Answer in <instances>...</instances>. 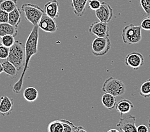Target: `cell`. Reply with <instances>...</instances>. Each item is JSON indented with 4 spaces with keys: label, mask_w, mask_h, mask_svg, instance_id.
I'll return each instance as SVG.
<instances>
[{
    "label": "cell",
    "mask_w": 150,
    "mask_h": 132,
    "mask_svg": "<svg viewBox=\"0 0 150 132\" xmlns=\"http://www.w3.org/2000/svg\"><path fill=\"white\" fill-rule=\"evenodd\" d=\"M39 40V27L38 26H33L30 35L28 36L25 45V52H26V59L24 68L23 69L19 79L12 87V90L15 94H20L23 89L24 83V78L27 70L30 68L29 63L32 57L38 53V46Z\"/></svg>",
    "instance_id": "cell-1"
},
{
    "label": "cell",
    "mask_w": 150,
    "mask_h": 132,
    "mask_svg": "<svg viewBox=\"0 0 150 132\" xmlns=\"http://www.w3.org/2000/svg\"><path fill=\"white\" fill-rule=\"evenodd\" d=\"M25 59V46L19 41L16 40L15 43L10 48L9 55L6 60L13 64L19 71L24 68Z\"/></svg>",
    "instance_id": "cell-2"
},
{
    "label": "cell",
    "mask_w": 150,
    "mask_h": 132,
    "mask_svg": "<svg viewBox=\"0 0 150 132\" xmlns=\"http://www.w3.org/2000/svg\"><path fill=\"white\" fill-rule=\"evenodd\" d=\"M21 11L24 13L26 19L35 26H38L41 17L45 13L44 10L42 9L37 5L33 3H26L23 4L21 8Z\"/></svg>",
    "instance_id": "cell-3"
},
{
    "label": "cell",
    "mask_w": 150,
    "mask_h": 132,
    "mask_svg": "<svg viewBox=\"0 0 150 132\" xmlns=\"http://www.w3.org/2000/svg\"><path fill=\"white\" fill-rule=\"evenodd\" d=\"M142 28L140 26L128 24L125 26L122 31V39L124 43L137 44L142 40Z\"/></svg>",
    "instance_id": "cell-4"
},
{
    "label": "cell",
    "mask_w": 150,
    "mask_h": 132,
    "mask_svg": "<svg viewBox=\"0 0 150 132\" xmlns=\"http://www.w3.org/2000/svg\"><path fill=\"white\" fill-rule=\"evenodd\" d=\"M102 90L115 97H119L125 94L126 88L123 81L110 76L104 81L102 85Z\"/></svg>",
    "instance_id": "cell-5"
},
{
    "label": "cell",
    "mask_w": 150,
    "mask_h": 132,
    "mask_svg": "<svg viewBox=\"0 0 150 132\" xmlns=\"http://www.w3.org/2000/svg\"><path fill=\"white\" fill-rule=\"evenodd\" d=\"M111 48V42L109 37H96L91 44L92 53L95 57L106 55Z\"/></svg>",
    "instance_id": "cell-6"
},
{
    "label": "cell",
    "mask_w": 150,
    "mask_h": 132,
    "mask_svg": "<svg viewBox=\"0 0 150 132\" xmlns=\"http://www.w3.org/2000/svg\"><path fill=\"white\" fill-rule=\"evenodd\" d=\"M89 32L96 37L108 38L109 36L110 31L108 23L101 21L93 22L88 29Z\"/></svg>",
    "instance_id": "cell-7"
},
{
    "label": "cell",
    "mask_w": 150,
    "mask_h": 132,
    "mask_svg": "<svg viewBox=\"0 0 150 132\" xmlns=\"http://www.w3.org/2000/svg\"><path fill=\"white\" fill-rule=\"evenodd\" d=\"M95 15L99 21L108 23L113 17V10L108 3L103 1L100 7L95 10Z\"/></svg>",
    "instance_id": "cell-8"
},
{
    "label": "cell",
    "mask_w": 150,
    "mask_h": 132,
    "mask_svg": "<svg viewBox=\"0 0 150 132\" xmlns=\"http://www.w3.org/2000/svg\"><path fill=\"white\" fill-rule=\"evenodd\" d=\"M127 66L130 67L134 70H138L144 64V57L141 53L133 52L128 53L125 59Z\"/></svg>",
    "instance_id": "cell-9"
},
{
    "label": "cell",
    "mask_w": 150,
    "mask_h": 132,
    "mask_svg": "<svg viewBox=\"0 0 150 132\" xmlns=\"http://www.w3.org/2000/svg\"><path fill=\"white\" fill-rule=\"evenodd\" d=\"M136 118L133 115H130L127 117H121L116 126L120 130L123 132H134L137 131V126L135 125Z\"/></svg>",
    "instance_id": "cell-10"
},
{
    "label": "cell",
    "mask_w": 150,
    "mask_h": 132,
    "mask_svg": "<svg viewBox=\"0 0 150 132\" xmlns=\"http://www.w3.org/2000/svg\"><path fill=\"white\" fill-rule=\"evenodd\" d=\"M39 29H41L46 33H54L58 31V26L55 22L54 19H52L47 15L44 13L38 24Z\"/></svg>",
    "instance_id": "cell-11"
},
{
    "label": "cell",
    "mask_w": 150,
    "mask_h": 132,
    "mask_svg": "<svg viewBox=\"0 0 150 132\" xmlns=\"http://www.w3.org/2000/svg\"><path fill=\"white\" fill-rule=\"evenodd\" d=\"M59 3L58 0H51L47 2L44 5V12L53 19H56L59 15Z\"/></svg>",
    "instance_id": "cell-12"
},
{
    "label": "cell",
    "mask_w": 150,
    "mask_h": 132,
    "mask_svg": "<svg viewBox=\"0 0 150 132\" xmlns=\"http://www.w3.org/2000/svg\"><path fill=\"white\" fill-rule=\"evenodd\" d=\"M13 108V101L8 96H3L0 102V112L3 116H9Z\"/></svg>",
    "instance_id": "cell-13"
},
{
    "label": "cell",
    "mask_w": 150,
    "mask_h": 132,
    "mask_svg": "<svg viewBox=\"0 0 150 132\" xmlns=\"http://www.w3.org/2000/svg\"><path fill=\"white\" fill-rule=\"evenodd\" d=\"M90 0H72L71 6L74 9V12L77 17H82L85 12L87 3Z\"/></svg>",
    "instance_id": "cell-14"
},
{
    "label": "cell",
    "mask_w": 150,
    "mask_h": 132,
    "mask_svg": "<svg viewBox=\"0 0 150 132\" xmlns=\"http://www.w3.org/2000/svg\"><path fill=\"white\" fill-rule=\"evenodd\" d=\"M117 111L122 116L125 114L129 112L134 108V104L128 99H122L116 103L115 107Z\"/></svg>",
    "instance_id": "cell-15"
},
{
    "label": "cell",
    "mask_w": 150,
    "mask_h": 132,
    "mask_svg": "<svg viewBox=\"0 0 150 132\" xmlns=\"http://www.w3.org/2000/svg\"><path fill=\"white\" fill-rule=\"evenodd\" d=\"M18 34V27L13 26L8 22L0 24V37L5 35H12L16 36Z\"/></svg>",
    "instance_id": "cell-16"
},
{
    "label": "cell",
    "mask_w": 150,
    "mask_h": 132,
    "mask_svg": "<svg viewBox=\"0 0 150 132\" xmlns=\"http://www.w3.org/2000/svg\"><path fill=\"white\" fill-rule=\"evenodd\" d=\"M102 103L103 105L109 110H113L116 105V97L108 93H105L102 97Z\"/></svg>",
    "instance_id": "cell-17"
},
{
    "label": "cell",
    "mask_w": 150,
    "mask_h": 132,
    "mask_svg": "<svg viewBox=\"0 0 150 132\" xmlns=\"http://www.w3.org/2000/svg\"><path fill=\"white\" fill-rule=\"evenodd\" d=\"M2 66L3 69V73H5L7 76L11 77L12 78H15L18 74V70L15 67V66L12 64L8 60L6 59L3 61Z\"/></svg>",
    "instance_id": "cell-18"
},
{
    "label": "cell",
    "mask_w": 150,
    "mask_h": 132,
    "mask_svg": "<svg viewBox=\"0 0 150 132\" xmlns=\"http://www.w3.org/2000/svg\"><path fill=\"white\" fill-rule=\"evenodd\" d=\"M21 22V8H17L9 12L8 23L13 26L18 27Z\"/></svg>",
    "instance_id": "cell-19"
},
{
    "label": "cell",
    "mask_w": 150,
    "mask_h": 132,
    "mask_svg": "<svg viewBox=\"0 0 150 132\" xmlns=\"http://www.w3.org/2000/svg\"><path fill=\"white\" fill-rule=\"evenodd\" d=\"M23 97L28 102H33L38 97V91L33 87H29L25 89L23 92Z\"/></svg>",
    "instance_id": "cell-20"
},
{
    "label": "cell",
    "mask_w": 150,
    "mask_h": 132,
    "mask_svg": "<svg viewBox=\"0 0 150 132\" xmlns=\"http://www.w3.org/2000/svg\"><path fill=\"white\" fill-rule=\"evenodd\" d=\"M17 5V0H0V8L8 13L16 8Z\"/></svg>",
    "instance_id": "cell-21"
},
{
    "label": "cell",
    "mask_w": 150,
    "mask_h": 132,
    "mask_svg": "<svg viewBox=\"0 0 150 132\" xmlns=\"http://www.w3.org/2000/svg\"><path fill=\"white\" fill-rule=\"evenodd\" d=\"M48 132H63V126L60 120H54L50 122L47 128Z\"/></svg>",
    "instance_id": "cell-22"
},
{
    "label": "cell",
    "mask_w": 150,
    "mask_h": 132,
    "mask_svg": "<svg viewBox=\"0 0 150 132\" xmlns=\"http://www.w3.org/2000/svg\"><path fill=\"white\" fill-rule=\"evenodd\" d=\"M139 94L144 98L150 97V79L146 80L141 85Z\"/></svg>",
    "instance_id": "cell-23"
},
{
    "label": "cell",
    "mask_w": 150,
    "mask_h": 132,
    "mask_svg": "<svg viewBox=\"0 0 150 132\" xmlns=\"http://www.w3.org/2000/svg\"><path fill=\"white\" fill-rule=\"evenodd\" d=\"M15 42V36L12 35H5L1 36L0 39V43L8 48L11 47Z\"/></svg>",
    "instance_id": "cell-24"
},
{
    "label": "cell",
    "mask_w": 150,
    "mask_h": 132,
    "mask_svg": "<svg viewBox=\"0 0 150 132\" xmlns=\"http://www.w3.org/2000/svg\"><path fill=\"white\" fill-rule=\"evenodd\" d=\"M63 126V132H76V126L72 122L67 119H60Z\"/></svg>",
    "instance_id": "cell-25"
},
{
    "label": "cell",
    "mask_w": 150,
    "mask_h": 132,
    "mask_svg": "<svg viewBox=\"0 0 150 132\" xmlns=\"http://www.w3.org/2000/svg\"><path fill=\"white\" fill-rule=\"evenodd\" d=\"M10 48L6 47L0 43V59L1 60H6L7 59L9 55Z\"/></svg>",
    "instance_id": "cell-26"
},
{
    "label": "cell",
    "mask_w": 150,
    "mask_h": 132,
    "mask_svg": "<svg viewBox=\"0 0 150 132\" xmlns=\"http://www.w3.org/2000/svg\"><path fill=\"white\" fill-rule=\"evenodd\" d=\"M140 4L144 12L150 15V0H140Z\"/></svg>",
    "instance_id": "cell-27"
},
{
    "label": "cell",
    "mask_w": 150,
    "mask_h": 132,
    "mask_svg": "<svg viewBox=\"0 0 150 132\" xmlns=\"http://www.w3.org/2000/svg\"><path fill=\"white\" fill-rule=\"evenodd\" d=\"M140 26L145 31H150V15L142 20Z\"/></svg>",
    "instance_id": "cell-28"
},
{
    "label": "cell",
    "mask_w": 150,
    "mask_h": 132,
    "mask_svg": "<svg viewBox=\"0 0 150 132\" xmlns=\"http://www.w3.org/2000/svg\"><path fill=\"white\" fill-rule=\"evenodd\" d=\"M102 2L99 0H90L88 2V6L89 8L92 10H96L100 7Z\"/></svg>",
    "instance_id": "cell-29"
},
{
    "label": "cell",
    "mask_w": 150,
    "mask_h": 132,
    "mask_svg": "<svg viewBox=\"0 0 150 132\" xmlns=\"http://www.w3.org/2000/svg\"><path fill=\"white\" fill-rule=\"evenodd\" d=\"M9 13L0 8V24L8 22Z\"/></svg>",
    "instance_id": "cell-30"
},
{
    "label": "cell",
    "mask_w": 150,
    "mask_h": 132,
    "mask_svg": "<svg viewBox=\"0 0 150 132\" xmlns=\"http://www.w3.org/2000/svg\"><path fill=\"white\" fill-rule=\"evenodd\" d=\"M137 131L138 132H148L149 130L148 127L144 124H141L137 127Z\"/></svg>",
    "instance_id": "cell-31"
},
{
    "label": "cell",
    "mask_w": 150,
    "mask_h": 132,
    "mask_svg": "<svg viewBox=\"0 0 150 132\" xmlns=\"http://www.w3.org/2000/svg\"><path fill=\"white\" fill-rule=\"evenodd\" d=\"M80 131H86V130L84 127L83 126H76V132H80Z\"/></svg>",
    "instance_id": "cell-32"
},
{
    "label": "cell",
    "mask_w": 150,
    "mask_h": 132,
    "mask_svg": "<svg viewBox=\"0 0 150 132\" xmlns=\"http://www.w3.org/2000/svg\"><path fill=\"white\" fill-rule=\"evenodd\" d=\"M2 73H3V69L2 64L0 63V74H1Z\"/></svg>",
    "instance_id": "cell-33"
},
{
    "label": "cell",
    "mask_w": 150,
    "mask_h": 132,
    "mask_svg": "<svg viewBox=\"0 0 150 132\" xmlns=\"http://www.w3.org/2000/svg\"><path fill=\"white\" fill-rule=\"evenodd\" d=\"M112 131L118 132V131H119V130H116V129H114V128H113V129H110V130H108V132H112Z\"/></svg>",
    "instance_id": "cell-34"
},
{
    "label": "cell",
    "mask_w": 150,
    "mask_h": 132,
    "mask_svg": "<svg viewBox=\"0 0 150 132\" xmlns=\"http://www.w3.org/2000/svg\"><path fill=\"white\" fill-rule=\"evenodd\" d=\"M148 126H149V127L150 128V118L149 119V120H148Z\"/></svg>",
    "instance_id": "cell-35"
},
{
    "label": "cell",
    "mask_w": 150,
    "mask_h": 132,
    "mask_svg": "<svg viewBox=\"0 0 150 132\" xmlns=\"http://www.w3.org/2000/svg\"><path fill=\"white\" fill-rule=\"evenodd\" d=\"M0 115H1V112H0Z\"/></svg>",
    "instance_id": "cell-36"
}]
</instances>
